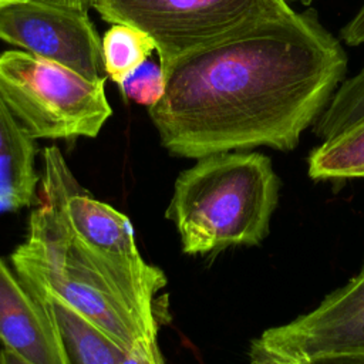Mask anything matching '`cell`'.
<instances>
[{
  "mask_svg": "<svg viewBox=\"0 0 364 364\" xmlns=\"http://www.w3.org/2000/svg\"><path fill=\"white\" fill-rule=\"evenodd\" d=\"M314 181H341L364 176V121L323 141L309 156Z\"/></svg>",
  "mask_w": 364,
  "mask_h": 364,
  "instance_id": "7c38bea8",
  "label": "cell"
},
{
  "mask_svg": "<svg viewBox=\"0 0 364 364\" xmlns=\"http://www.w3.org/2000/svg\"><path fill=\"white\" fill-rule=\"evenodd\" d=\"M279 179L269 156L220 152L179 173L166 208L188 255L259 245L269 233Z\"/></svg>",
  "mask_w": 364,
  "mask_h": 364,
  "instance_id": "3957f363",
  "label": "cell"
},
{
  "mask_svg": "<svg viewBox=\"0 0 364 364\" xmlns=\"http://www.w3.org/2000/svg\"><path fill=\"white\" fill-rule=\"evenodd\" d=\"M0 40L88 80L102 78L101 40L82 9L54 0L0 1Z\"/></svg>",
  "mask_w": 364,
  "mask_h": 364,
  "instance_id": "52a82bcc",
  "label": "cell"
},
{
  "mask_svg": "<svg viewBox=\"0 0 364 364\" xmlns=\"http://www.w3.org/2000/svg\"><path fill=\"white\" fill-rule=\"evenodd\" d=\"M165 84L161 64L148 58L129 73L118 87L127 100L151 108L164 97Z\"/></svg>",
  "mask_w": 364,
  "mask_h": 364,
  "instance_id": "9a60e30c",
  "label": "cell"
},
{
  "mask_svg": "<svg viewBox=\"0 0 364 364\" xmlns=\"http://www.w3.org/2000/svg\"><path fill=\"white\" fill-rule=\"evenodd\" d=\"M0 1H9V0H0Z\"/></svg>",
  "mask_w": 364,
  "mask_h": 364,
  "instance_id": "44dd1931",
  "label": "cell"
},
{
  "mask_svg": "<svg viewBox=\"0 0 364 364\" xmlns=\"http://www.w3.org/2000/svg\"><path fill=\"white\" fill-rule=\"evenodd\" d=\"M0 343L31 364H60L53 331L43 309L1 257Z\"/></svg>",
  "mask_w": 364,
  "mask_h": 364,
  "instance_id": "9c48e42d",
  "label": "cell"
},
{
  "mask_svg": "<svg viewBox=\"0 0 364 364\" xmlns=\"http://www.w3.org/2000/svg\"><path fill=\"white\" fill-rule=\"evenodd\" d=\"M11 266L23 284L55 294L125 351L158 341L155 297L166 284L162 270L80 239L41 179L26 240L11 253Z\"/></svg>",
  "mask_w": 364,
  "mask_h": 364,
  "instance_id": "7a4b0ae2",
  "label": "cell"
},
{
  "mask_svg": "<svg viewBox=\"0 0 364 364\" xmlns=\"http://www.w3.org/2000/svg\"><path fill=\"white\" fill-rule=\"evenodd\" d=\"M91 7L108 23L145 31L164 71L250 24L293 11L287 0H92Z\"/></svg>",
  "mask_w": 364,
  "mask_h": 364,
  "instance_id": "5b68a950",
  "label": "cell"
},
{
  "mask_svg": "<svg viewBox=\"0 0 364 364\" xmlns=\"http://www.w3.org/2000/svg\"><path fill=\"white\" fill-rule=\"evenodd\" d=\"M104 85L27 51L0 54V95L33 139L97 136L112 114Z\"/></svg>",
  "mask_w": 364,
  "mask_h": 364,
  "instance_id": "277c9868",
  "label": "cell"
},
{
  "mask_svg": "<svg viewBox=\"0 0 364 364\" xmlns=\"http://www.w3.org/2000/svg\"><path fill=\"white\" fill-rule=\"evenodd\" d=\"M40 179L53 188L68 226L80 239L118 256L142 257L136 249L129 219L111 205L90 195L78 183L55 145L43 151Z\"/></svg>",
  "mask_w": 364,
  "mask_h": 364,
  "instance_id": "ba28073f",
  "label": "cell"
},
{
  "mask_svg": "<svg viewBox=\"0 0 364 364\" xmlns=\"http://www.w3.org/2000/svg\"><path fill=\"white\" fill-rule=\"evenodd\" d=\"M294 1H300V3H303V4H307V3H310L311 0H294Z\"/></svg>",
  "mask_w": 364,
  "mask_h": 364,
  "instance_id": "ffe728a7",
  "label": "cell"
},
{
  "mask_svg": "<svg viewBox=\"0 0 364 364\" xmlns=\"http://www.w3.org/2000/svg\"><path fill=\"white\" fill-rule=\"evenodd\" d=\"M364 121V65L344 80L330 102L313 124V132L323 141L330 139Z\"/></svg>",
  "mask_w": 364,
  "mask_h": 364,
  "instance_id": "5bb4252c",
  "label": "cell"
},
{
  "mask_svg": "<svg viewBox=\"0 0 364 364\" xmlns=\"http://www.w3.org/2000/svg\"><path fill=\"white\" fill-rule=\"evenodd\" d=\"M156 50L155 41L142 30L129 24H112L101 40L102 70L119 84Z\"/></svg>",
  "mask_w": 364,
  "mask_h": 364,
  "instance_id": "4fadbf2b",
  "label": "cell"
},
{
  "mask_svg": "<svg viewBox=\"0 0 364 364\" xmlns=\"http://www.w3.org/2000/svg\"><path fill=\"white\" fill-rule=\"evenodd\" d=\"M54 1H60V3H64V4H68V6H74V7H78V9H82V10H87V7L91 6V0H54Z\"/></svg>",
  "mask_w": 364,
  "mask_h": 364,
  "instance_id": "d6986e66",
  "label": "cell"
},
{
  "mask_svg": "<svg viewBox=\"0 0 364 364\" xmlns=\"http://www.w3.org/2000/svg\"><path fill=\"white\" fill-rule=\"evenodd\" d=\"M347 54L314 13L250 24L165 71L149 117L172 155L291 151L344 80Z\"/></svg>",
  "mask_w": 364,
  "mask_h": 364,
  "instance_id": "6da1fadb",
  "label": "cell"
},
{
  "mask_svg": "<svg viewBox=\"0 0 364 364\" xmlns=\"http://www.w3.org/2000/svg\"><path fill=\"white\" fill-rule=\"evenodd\" d=\"M250 364H277V363H250ZM293 364H364V351L318 355V357H314L301 363H293Z\"/></svg>",
  "mask_w": 364,
  "mask_h": 364,
  "instance_id": "e0dca14e",
  "label": "cell"
},
{
  "mask_svg": "<svg viewBox=\"0 0 364 364\" xmlns=\"http://www.w3.org/2000/svg\"><path fill=\"white\" fill-rule=\"evenodd\" d=\"M0 364H31V363L26 361L24 358L17 355L16 353L3 347L0 350Z\"/></svg>",
  "mask_w": 364,
  "mask_h": 364,
  "instance_id": "ac0fdd59",
  "label": "cell"
},
{
  "mask_svg": "<svg viewBox=\"0 0 364 364\" xmlns=\"http://www.w3.org/2000/svg\"><path fill=\"white\" fill-rule=\"evenodd\" d=\"M0 95V206L30 205L38 183L36 146Z\"/></svg>",
  "mask_w": 364,
  "mask_h": 364,
  "instance_id": "8fae6325",
  "label": "cell"
},
{
  "mask_svg": "<svg viewBox=\"0 0 364 364\" xmlns=\"http://www.w3.org/2000/svg\"><path fill=\"white\" fill-rule=\"evenodd\" d=\"M364 351V262L347 284L314 310L272 327L250 346V363H301L318 355Z\"/></svg>",
  "mask_w": 364,
  "mask_h": 364,
  "instance_id": "8992f818",
  "label": "cell"
},
{
  "mask_svg": "<svg viewBox=\"0 0 364 364\" xmlns=\"http://www.w3.org/2000/svg\"><path fill=\"white\" fill-rule=\"evenodd\" d=\"M24 286L50 323L60 364H124L127 351L97 326L48 290Z\"/></svg>",
  "mask_w": 364,
  "mask_h": 364,
  "instance_id": "30bf717a",
  "label": "cell"
},
{
  "mask_svg": "<svg viewBox=\"0 0 364 364\" xmlns=\"http://www.w3.org/2000/svg\"><path fill=\"white\" fill-rule=\"evenodd\" d=\"M341 40L348 46H360L364 43V4L355 16L341 28Z\"/></svg>",
  "mask_w": 364,
  "mask_h": 364,
  "instance_id": "2e32d148",
  "label": "cell"
},
{
  "mask_svg": "<svg viewBox=\"0 0 364 364\" xmlns=\"http://www.w3.org/2000/svg\"><path fill=\"white\" fill-rule=\"evenodd\" d=\"M91 3H92V0H91Z\"/></svg>",
  "mask_w": 364,
  "mask_h": 364,
  "instance_id": "7402d4cb",
  "label": "cell"
}]
</instances>
